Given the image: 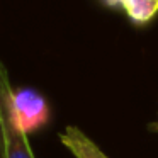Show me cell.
I'll list each match as a JSON object with an SVG mask.
<instances>
[{
  "label": "cell",
  "mask_w": 158,
  "mask_h": 158,
  "mask_svg": "<svg viewBox=\"0 0 158 158\" xmlns=\"http://www.w3.org/2000/svg\"><path fill=\"white\" fill-rule=\"evenodd\" d=\"M0 158H5V141H4V127H2V117H0Z\"/></svg>",
  "instance_id": "5"
},
{
  "label": "cell",
  "mask_w": 158,
  "mask_h": 158,
  "mask_svg": "<svg viewBox=\"0 0 158 158\" xmlns=\"http://www.w3.org/2000/svg\"><path fill=\"white\" fill-rule=\"evenodd\" d=\"M12 87L9 80L7 68L0 63V117L4 127L5 141V158H34L27 141V134H24L17 127L12 112Z\"/></svg>",
  "instance_id": "1"
},
{
  "label": "cell",
  "mask_w": 158,
  "mask_h": 158,
  "mask_svg": "<svg viewBox=\"0 0 158 158\" xmlns=\"http://www.w3.org/2000/svg\"><path fill=\"white\" fill-rule=\"evenodd\" d=\"M107 7H121L129 21L136 26H144L156 17L158 0H102Z\"/></svg>",
  "instance_id": "4"
},
{
  "label": "cell",
  "mask_w": 158,
  "mask_h": 158,
  "mask_svg": "<svg viewBox=\"0 0 158 158\" xmlns=\"http://www.w3.org/2000/svg\"><path fill=\"white\" fill-rule=\"evenodd\" d=\"M148 127H150V131H153V133H158V119L155 121V123H151Z\"/></svg>",
  "instance_id": "6"
},
{
  "label": "cell",
  "mask_w": 158,
  "mask_h": 158,
  "mask_svg": "<svg viewBox=\"0 0 158 158\" xmlns=\"http://www.w3.org/2000/svg\"><path fill=\"white\" fill-rule=\"evenodd\" d=\"M60 141L75 158H109L77 126H66L60 134Z\"/></svg>",
  "instance_id": "3"
},
{
  "label": "cell",
  "mask_w": 158,
  "mask_h": 158,
  "mask_svg": "<svg viewBox=\"0 0 158 158\" xmlns=\"http://www.w3.org/2000/svg\"><path fill=\"white\" fill-rule=\"evenodd\" d=\"M12 112L17 127L24 134L41 129L49 121V106L46 99L34 89L12 90Z\"/></svg>",
  "instance_id": "2"
}]
</instances>
